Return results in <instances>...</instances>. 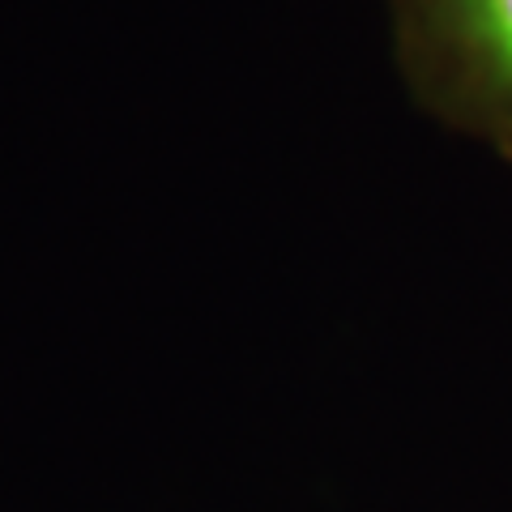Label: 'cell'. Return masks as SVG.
<instances>
[{"mask_svg":"<svg viewBox=\"0 0 512 512\" xmlns=\"http://www.w3.org/2000/svg\"><path fill=\"white\" fill-rule=\"evenodd\" d=\"M419 35L453 107L512 150V0H419Z\"/></svg>","mask_w":512,"mask_h":512,"instance_id":"obj_1","label":"cell"}]
</instances>
